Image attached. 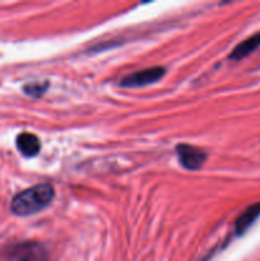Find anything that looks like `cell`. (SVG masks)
Wrapping results in <instances>:
<instances>
[{
    "instance_id": "obj_1",
    "label": "cell",
    "mask_w": 260,
    "mask_h": 261,
    "mask_svg": "<svg viewBox=\"0 0 260 261\" xmlns=\"http://www.w3.org/2000/svg\"><path fill=\"white\" fill-rule=\"evenodd\" d=\"M54 195L55 191L50 184H40L17 194L13 198L10 209L17 216H33L47 208L53 201Z\"/></svg>"
},
{
    "instance_id": "obj_2",
    "label": "cell",
    "mask_w": 260,
    "mask_h": 261,
    "mask_svg": "<svg viewBox=\"0 0 260 261\" xmlns=\"http://www.w3.org/2000/svg\"><path fill=\"white\" fill-rule=\"evenodd\" d=\"M3 261H50L45 246L36 241L10 245L3 251Z\"/></svg>"
},
{
    "instance_id": "obj_3",
    "label": "cell",
    "mask_w": 260,
    "mask_h": 261,
    "mask_svg": "<svg viewBox=\"0 0 260 261\" xmlns=\"http://www.w3.org/2000/svg\"><path fill=\"white\" fill-rule=\"evenodd\" d=\"M165 68L162 66H153V68L143 69V70L135 71L129 74L121 79V87L125 88H139V87L149 86L155 83L165 75Z\"/></svg>"
},
{
    "instance_id": "obj_4",
    "label": "cell",
    "mask_w": 260,
    "mask_h": 261,
    "mask_svg": "<svg viewBox=\"0 0 260 261\" xmlns=\"http://www.w3.org/2000/svg\"><path fill=\"white\" fill-rule=\"evenodd\" d=\"M178 161L184 168L190 171H196L203 167L206 161V153L199 148L189 144H180L176 147Z\"/></svg>"
},
{
    "instance_id": "obj_5",
    "label": "cell",
    "mask_w": 260,
    "mask_h": 261,
    "mask_svg": "<svg viewBox=\"0 0 260 261\" xmlns=\"http://www.w3.org/2000/svg\"><path fill=\"white\" fill-rule=\"evenodd\" d=\"M260 217V203L252 204L251 206L246 209L245 212H242L241 216L236 219V223H235V231H236L237 236H241L244 234L250 227L252 226L255 221Z\"/></svg>"
},
{
    "instance_id": "obj_6",
    "label": "cell",
    "mask_w": 260,
    "mask_h": 261,
    "mask_svg": "<svg viewBox=\"0 0 260 261\" xmlns=\"http://www.w3.org/2000/svg\"><path fill=\"white\" fill-rule=\"evenodd\" d=\"M17 148L24 157H35L41 149V143L35 134L22 133L17 138Z\"/></svg>"
},
{
    "instance_id": "obj_7",
    "label": "cell",
    "mask_w": 260,
    "mask_h": 261,
    "mask_svg": "<svg viewBox=\"0 0 260 261\" xmlns=\"http://www.w3.org/2000/svg\"><path fill=\"white\" fill-rule=\"evenodd\" d=\"M259 47H260V32L255 33V35H252L251 37L246 38V40L242 41L241 43H239V45L233 48L231 55H229V59H232V60L235 61H239L241 60V59L249 56L250 54H252L256 48Z\"/></svg>"
},
{
    "instance_id": "obj_8",
    "label": "cell",
    "mask_w": 260,
    "mask_h": 261,
    "mask_svg": "<svg viewBox=\"0 0 260 261\" xmlns=\"http://www.w3.org/2000/svg\"><path fill=\"white\" fill-rule=\"evenodd\" d=\"M48 83H30L27 86L23 87V91L28 94V96L32 97H41L47 89Z\"/></svg>"
}]
</instances>
